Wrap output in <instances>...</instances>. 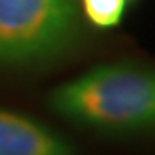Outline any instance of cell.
Wrapping results in <instances>:
<instances>
[{
	"label": "cell",
	"instance_id": "1",
	"mask_svg": "<svg viewBox=\"0 0 155 155\" xmlns=\"http://www.w3.org/2000/svg\"><path fill=\"white\" fill-rule=\"evenodd\" d=\"M49 107L64 120L107 135L155 133V68L99 65L54 88Z\"/></svg>",
	"mask_w": 155,
	"mask_h": 155
},
{
	"label": "cell",
	"instance_id": "2",
	"mask_svg": "<svg viewBox=\"0 0 155 155\" xmlns=\"http://www.w3.org/2000/svg\"><path fill=\"white\" fill-rule=\"evenodd\" d=\"M77 0H0V68H32L68 51L79 36Z\"/></svg>",
	"mask_w": 155,
	"mask_h": 155
},
{
	"label": "cell",
	"instance_id": "3",
	"mask_svg": "<svg viewBox=\"0 0 155 155\" xmlns=\"http://www.w3.org/2000/svg\"><path fill=\"white\" fill-rule=\"evenodd\" d=\"M0 155H75L71 144L47 125L0 108Z\"/></svg>",
	"mask_w": 155,
	"mask_h": 155
},
{
	"label": "cell",
	"instance_id": "4",
	"mask_svg": "<svg viewBox=\"0 0 155 155\" xmlns=\"http://www.w3.org/2000/svg\"><path fill=\"white\" fill-rule=\"evenodd\" d=\"M84 17L97 28H114L121 23L127 0H81Z\"/></svg>",
	"mask_w": 155,
	"mask_h": 155
}]
</instances>
